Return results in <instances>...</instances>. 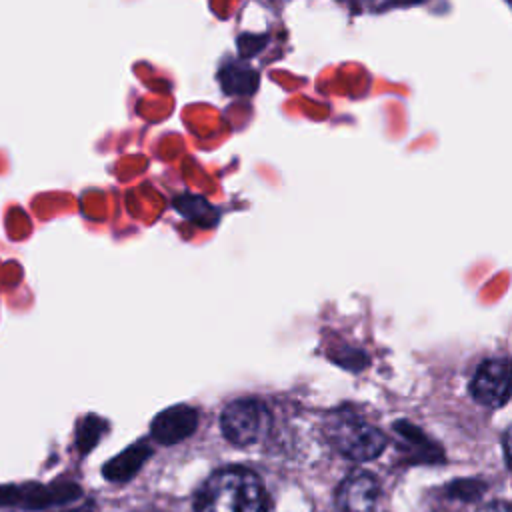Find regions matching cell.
I'll return each instance as SVG.
<instances>
[{"label":"cell","instance_id":"obj_1","mask_svg":"<svg viewBox=\"0 0 512 512\" xmlns=\"http://www.w3.org/2000/svg\"><path fill=\"white\" fill-rule=\"evenodd\" d=\"M268 498L256 472L242 466L216 470L198 490L196 512H266Z\"/></svg>","mask_w":512,"mask_h":512},{"label":"cell","instance_id":"obj_2","mask_svg":"<svg viewBox=\"0 0 512 512\" xmlns=\"http://www.w3.org/2000/svg\"><path fill=\"white\" fill-rule=\"evenodd\" d=\"M330 444L348 460L366 462L386 448L382 430L352 412H336L326 424Z\"/></svg>","mask_w":512,"mask_h":512},{"label":"cell","instance_id":"obj_3","mask_svg":"<svg viewBox=\"0 0 512 512\" xmlns=\"http://www.w3.org/2000/svg\"><path fill=\"white\" fill-rule=\"evenodd\" d=\"M268 406L258 398H238L226 404L220 416V428L228 442L236 446L256 444L270 428Z\"/></svg>","mask_w":512,"mask_h":512},{"label":"cell","instance_id":"obj_4","mask_svg":"<svg viewBox=\"0 0 512 512\" xmlns=\"http://www.w3.org/2000/svg\"><path fill=\"white\" fill-rule=\"evenodd\" d=\"M472 398L486 408H500L510 398V366L504 358L480 362L470 380Z\"/></svg>","mask_w":512,"mask_h":512},{"label":"cell","instance_id":"obj_5","mask_svg":"<svg viewBox=\"0 0 512 512\" xmlns=\"http://www.w3.org/2000/svg\"><path fill=\"white\" fill-rule=\"evenodd\" d=\"M380 496V484L374 474L350 472L336 488V506L340 512H374Z\"/></svg>","mask_w":512,"mask_h":512},{"label":"cell","instance_id":"obj_6","mask_svg":"<svg viewBox=\"0 0 512 512\" xmlns=\"http://www.w3.org/2000/svg\"><path fill=\"white\" fill-rule=\"evenodd\" d=\"M78 496L76 486H42V484H10L0 486V506H24L40 508L54 502H66Z\"/></svg>","mask_w":512,"mask_h":512},{"label":"cell","instance_id":"obj_7","mask_svg":"<svg viewBox=\"0 0 512 512\" xmlns=\"http://www.w3.org/2000/svg\"><path fill=\"white\" fill-rule=\"evenodd\" d=\"M198 426V412L192 406L178 404L162 410L150 426V434L160 444H176L188 438Z\"/></svg>","mask_w":512,"mask_h":512},{"label":"cell","instance_id":"obj_8","mask_svg":"<svg viewBox=\"0 0 512 512\" xmlns=\"http://www.w3.org/2000/svg\"><path fill=\"white\" fill-rule=\"evenodd\" d=\"M150 454H152L150 446H146L144 442H138V444L126 448L124 452H120L114 460L106 462L102 472H104V476L108 480L124 482L128 478H132L140 470V466L148 460Z\"/></svg>","mask_w":512,"mask_h":512},{"label":"cell","instance_id":"obj_9","mask_svg":"<svg viewBox=\"0 0 512 512\" xmlns=\"http://www.w3.org/2000/svg\"><path fill=\"white\" fill-rule=\"evenodd\" d=\"M218 78H220L222 90L228 94H252L258 88V70L246 64L230 62L222 66Z\"/></svg>","mask_w":512,"mask_h":512},{"label":"cell","instance_id":"obj_10","mask_svg":"<svg viewBox=\"0 0 512 512\" xmlns=\"http://www.w3.org/2000/svg\"><path fill=\"white\" fill-rule=\"evenodd\" d=\"M174 206L184 218H188V220H192V222H196L198 226H204V228L206 226L212 228L220 218V212L202 196L182 194L174 200Z\"/></svg>","mask_w":512,"mask_h":512},{"label":"cell","instance_id":"obj_11","mask_svg":"<svg viewBox=\"0 0 512 512\" xmlns=\"http://www.w3.org/2000/svg\"><path fill=\"white\" fill-rule=\"evenodd\" d=\"M106 430V422L100 420L98 416H86L80 424H78V434H76V444L82 452H88L98 438L102 436V432Z\"/></svg>","mask_w":512,"mask_h":512},{"label":"cell","instance_id":"obj_12","mask_svg":"<svg viewBox=\"0 0 512 512\" xmlns=\"http://www.w3.org/2000/svg\"><path fill=\"white\" fill-rule=\"evenodd\" d=\"M448 492L452 496H458V498H466V500H472L476 496L482 494V482H474V480H458L454 484L448 486Z\"/></svg>","mask_w":512,"mask_h":512},{"label":"cell","instance_id":"obj_13","mask_svg":"<svg viewBox=\"0 0 512 512\" xmlns=\"http://www.w3.org/2000/svg\"><path fill=\"white\" fill-rule=\"evenodd\" d=\"M478 512H510V504L506 500H492L484 504Z\"/></svg>","mask_w":512,"mask_h":512}]
</instances>
